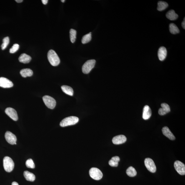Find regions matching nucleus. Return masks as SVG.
Returning <instances> with one entry per match:
<instances>
[{"label": "nucleus", "instance_id": "nucleus-32", "mask_svg": "<svg viewBox=\"0 0 185 185\" xmlns=\"http://www.w3.org/2000/svg\"><path fill=\"white\" fill-rule=\"evenodd\" d=\"M42 1V2L43 4L46 5L48 3V0H42V1Z\"/></svg>", "mask_w": 185, "mask_h": 185}, {"label": "nucleus", "instance_id": "nucleus-29", "mask_svg": "<svg viewBox=\"0 0 185 185\" xmlns=\"http://www.w3.org/2000/svg\"><path fill=\"white\" fill-rule=\"evenodd\" d=\"M26 166L28 168H32L34 169L35 167V164L33 160L31 159H29L26 161Z\"/></svg>", "mask_w": 185, "mask_h": 185}, {"label": "nucleus", "instance_id": "nucleus-4", "mask_svg": "<svg viewBox=\"0 0 185 185\" xmlns=\"http://www.w3.org/2000/svg\"><path fill=\"white\" fill-rule=\"evenodd\" d=\"M95 63L96 61L94 59L86 61L82 66L83 72L84 74H88L94 68Z\"/></svg>", "mask_w": 185, "mask_h": 185}, {"label": "nucleus", "instance_id": "nucleus-26", "mask_svg": "<svg viewBox=\"0 0 185 185\" xmlns=\"http://www.w3.org/2000/svg\"><path fill=\"white\" fill-rule=\"evenodd\" d=\"M76 31L73 29H71L70 31V39L71 42L74 43L76 39Z\"/></svg>", "mask_w": 185, "mask_h": 185}, {"label": "nucleus", "instance_id": "nucleus-19", "mask_svg": "<svg viewBox=\"0 0 185 185\" xmlns=\"http://www.w3.org/2000/svg\"><path fill=\"white\" fill-rule=\"evenodd\" d=\"M20 74L23 78L30 77L33 75V72L31 69L26 68L21 70L20 71Z\"/></svg>", "mask_w": 185, "mask_h": 185}, {"label": "nucleus", "instance_id": "nucleus-10", "mask_svg": "<svg viewBox=\"0 0 185 185\" xmlns=\"http://www.w3.org/2000/svg\"><path fill=\"white\" fill-rule=\"evenodd\" d=\"M6 114L14 121H17L18 119L17 112L14 108L8 107L5 111Z\"/></svg>", "mask_w": 185, "mask_h": 185}, {"label": "nucleus", "instance_id": "nucleus-33", "mask_svg": "<svg viewBox=\"0 0 185 185\" xmlns=\"http://www.w3.org/2000/svg\"><path fill=\"white\" fill-rule=\"evenodd\" d=\"M12 185H19L18 183L16 182H14L12 183Z\"/></svg>", "mask_w": 185, "mask_h": 185}, {"label": "nucleus", "instance_id": "nucleus-3", "mask_svg": "<svg viewBox=\"0 0 185 185\" xmlns=\"http://www.w3.org/2000/svg\"><path fill=\"white\" fill-rule=\"evenodd\" d=\"M14 162L11 158L5 157L3 159V166L5 171L7 172H11L14 169Z\"/></svg>", "mask_w": 185, "mask_h": 185}, {"label": "nucleus", "instance_id": "nucleus-2", "mask_svg": "<svg viewBox=\"0 0 185 185\" xmlns=\"http://www.w3.org/2000/svg\"><path fill=\"white\" fill-rule=\"evenodd\" d=\"M79 121V118L76 117L70 116L63 119L60 123V125L61 127L73 125L77 123Z\"/></svg>", "mask_w": 185, "mask_h": 185}, {"label": "nucleus", "instance_id": "nucleus-23", "mask_svg": "<svg viewBox=\"0 0 185 185\" xmlns=\"http://www.w3.org/2000/svg\"><path fill=\"white\" fill-rule=\"evenodd\" d=\"M169 30L171 34H176L180 32L177 26L174 23H171L169 25Z\"/></svg>", "mask_w": 185, "mask_h": 185}, {"label": "nucleus", "instance_id": "nucleus-1", "mask_svg": "<svg viewBox=\"0 0 185 185\" xmlns=\"http://www.w3.org/2000/svg\"><path fill=\"white\" fill-rule=\"evenodd\" d=\"M47 58L48 61L51 65L56 66L59 64L60 60L59 57L55 51L53 50H50L48 51Z\"/></svg>", "mask_w": 185, "mask_h": 185}, {"label": "nucleus", "instance_id": "nucleus-9", "mask_svg": "<svg viewBox=\"0 0 185 185\" xmlns=\"http://www.w3.org/2000/svg\"><path fill=\"white\" fill-rule=\"evenodd\" d=\"M7 141L11 145L16 144V138L15 135L10 131H7L5 134Z\"/></svg>", "mask_w": 185, "mask_h": 185}, {"label": "nucleus", "instance_id": "nucleus-12", "mask_svg": "<svg viewBox=\"0 0 185 185\" xmlns=\"http://www.w3.org/2000/svg\"><path fill=\"white\" fill-rule=\"evenodd\" d=\"M126 136L123 135L115 136L112 140L113 143L116 145H119L124 143L126 141Z\"/></svg>", "mask_w": 185, "mask_h": 185}, {"label": "nucleus", "instance_id": "nucleus-21", "mask_svg": "<svg viewBox=\"0 0 185 185\" xmlns=\"http://www.w3.org/2000/svg\"><path fill=\"white\" fill-rule=\"evenodd\" d=\"M120 161L119 157L116 156L113 157L109 161V164L110 166L113 167H117L118 165V162Z\"/></svg>", "mask_w": 185, "mask_h": 185}, {"label": "nucleus", "instance_id": "nucleus-5", "mask_svg": "<svg viewBox=\"0 0 185 185\" xmlns=\"http://www.w3.org/2000/svg\"><path fill=\"white\" fill-rule=\"evenodd\" d=\"M89 174L92 179L96 180H101L103 176V173L101 171L96 168H91L89 171Z\"/></svg>", "mask_w": 185, "mask_h": 185}, {"label": "nucleus", "instance_id": "nucleus-6", "mask_svg": "<svg viewBox=\"0 0 185 185\" xmlns=\"http://www.w3.org/2000/svg\"><path fill=\"white\" fill-rule=\"evenodd\" d=\"M43 99L44 104L48 108L51 109H54L56 105V102L54 98L48 95L43 97Z\"/></svg>", "mask_w": 185, "mask_h": 185}, {"label": "nucleus", "instance_id": "nucleus-14", "mask_svg": "<svg viewBox=\"0 0 185 185\" xmlns=\"http://www.w3.org/2000/svg\"><path fill=\"white\" fill-rule=\"evenodd\" d=\"M167 55V50L164 47H161L158 49V56L160 61H162L165 59Z\"/></svg>", "mask_w": 185, "mask_h": 185}, {"label": "nucleus", "instance_id": "nucleus-28", "mask_svg": "<svg viewBox=\"0 0 185 185\" xmlns=\"http://www.w3.org/2000/svg\"><path fill=\"white\" fill-rule=\"evenodd\" d=\"M9 43V38L8 37H6L3 40V43L1 45V49L3 50L6 49Z\"/></svg>", "mask_w": 185, "mask_h": 185}, {"label": "nucleus", "instance_id": "nucleus-7", "mask_svg": "<svg viewBox=\"0 0 185 185\" xmlns=\"http://www.w3.org/2000/svg\"><path fill=\"white\" fill-rule=\"evenodd\" d=\"M144 163L147 169L151 172L155 173L156 171V167L154 161L150 158H146Z\"/></svg>", "mask_w": 185, "mask_h": 185}, {"label": "nucleus", "instance_id": "nucleus-13", "mask_svg": "<svg viewBox=\"0 0 185 185\" xmlns=\"http://www.w3.org/2000/svg\"><path fill=\"white\" fill-rule=\"evenodd\" d=\"M161 108H160L159 111H158V114L160 115H164L171 111L170 106L166 103H162L161 104Z\"/></svg>", "mask_w": 185, "mask_h": 185}, {"label": "nucleus", "instance_id": "nucleus-8", "mask_svg": "<svg viewBox=\"0 0 185 185\" xmlns=\"http://www.w3.org/2000/svg\"><path fill=\"white\" fill-rule=\"evenodd\" d=\"M174 167L178 174L181 175L185 174V165L181 161H176L174 163Z\"/></svg>", "mask_w": 185, "mask_h": 185}, {"label": "nucleus", "instance_id": "nucleus-16", "mask_svg": "<svg viewBox=\"0 0 185 185\" xmlns=\"http://www.w3.org/2000/svg\"><path fill=\"white\" fill-rule=\"evenodd\" d=\"M162 131L163 134L166 137L169 138L170 140H174L176 139L174 135L171 132L169 128L167 126H165L163 128Z\"/></svg>", "mask_w": 185, "mask_h": 185}, {"label": "nucleus", "instance_id": "nucleus-11", "mask_svg": "<svg viewBox=\"0 0 185 185\" xmlns=\"http://www.w3.org/2000/svg\"><path fill=\"white\" fill-rule=\"evenodd\" d=\"M14 84L11 81L4 77L0 78V87L9 88L13 87Z\"/></svg>", "mask_w": 185, "mask_h": 185}, {"label": "nucleus", "instance_id": "nucleus-22", "mask_svg": "<svg viewBox=\"0 0 185 185\" xmlns=\"http://www.w3.org/2000/svg\"><path fill=\"white\" fill-rule=\"evenodd\" d=\"M63 92L69 95L72 96L73 95V90L72 88L69 86H63L61 87Z\"/></svg>", "mask_w": 185, "mask_h": 185}, {"label": "nucleus", "instance_id": "nucleus-20", "mask_svg": "<svg viewBox=\"0 0 185 185\" xmlns=\"http://www.w3.org/2000/svg\"><path fill=\"white\" fill-rule=\"evenodd\" d=\"M23 175L26 180L28 181L33 182L36 179V176L34 174L28 171H24Z\"/></svg>", "mask_w": 185, "mask_h": 185}, {"label": "nucleus", "instance_id": "nucleus-27", "mask_svg": "<svg viewBox=\"0 0 185 185\" xmlns=\"http://www.w3.org/2000/svg\"><path fill=\"white\" fill-rule=\"evenodd\" d=\"M91 39V32H90L89 34H86L83 37L81 41L82 43L83 44H86L90 42Z\"/></svg>", "mask_w": 185, "mask_h": 185}, {"label": "nucleus", "instance_id": "nucleus-17", "mask_svg": "<svg viewBox=\"0 0 185 185\" xmlns=\"http://www.w3.org/2000/svg\"><path fill=\"white\" fill-rule=\"evenodd\" d=\"M32 58L30 56L27 54L23 53L20 56L19 58V61L20 62L24 63V64H28L31 61Z\"/></svg>", "mask_w": 185, "mask_h": 185}, {"label": "nucleus", "instance_id": "nucleus-18", "mask_svg": "<svg viewBox=\"0 0 185 185\" xmlns=\"http://www.w3.org/2000/svg\"><path fill=\"white\" fill-rule=\"evenodd\" d=\"M166 17L171 20H175L177 19L178 15L175 12L174 10H171L168 11L166 14Z\"/></svg>", "mask_w": 185, "mask_h": 185}, {"label": "nucleus", "instance_id": "nucleus-35", "mask_svg": "<svg viewBox=\"0 0 185 185\" xmlns=\"http://www.w3.org/2000/svg\"><path fill=\"white\" fill-rule=\"evenodd\" d=\"M65 1V0H62V1H61V2L62 3H64Z\"/></svg>", "mask_w": 185, "mask_h": 185}, {"label": "nucleus", "instance_id": "nucleus-25", "mask_svg": "<svg viewBox=\"0 0 185 185\" xmlns=\"http://www.w3.org/2000/svg\"><path fill=\"white\" fill-rule=\"evenodd\" d=\"M126 174L130 177H134L136 176L137 174V172L134 169V168L132 167H130L128 168L126 171Z\"/></svg>", "mask_w": 185, "mask_h": 185}, {"label": "nucleus", "instance_id": "nucleus-30", "mask_svg": "<svg viewBox=\"0 0 185 185\" xmlns=\"http://www.w3.org/2000/svg\"><path fill=\"white\" fill-rule=\"evenodd\" d=\"M19 45L17 44H15L12 46L9 50V52L11 54H14L19 49Z\"/></svg>", "mask_w": 185, "mask_h": 185}, {"label": "nucleus", "instance_id": "nucleus-31", "mask_svg": "<svg viewBox=\"0 0 185 185\" xmlns=\"http://www.w3.org/2000/svg\"><path fill=\"white\" fill-rule=\"evenodd\" d=\"M182 27L185 29V18H184V20H183V21L182 22Z\"/></svg>", "mask_w": 185, "mask_h": 185}, {"label": "nucleus", "instance_id": "nucleus-24", "mask_svg": "<svg viewBox=\"0 0 185 185\" xmlns=\"http://www.w3.org/2000/svg\"><path fill=\"white\" fill-rule=\"evenodd\" d=\"M168 6V5L167 3L163 1H159L158 3L157 9L158 11H162L166 9Z\"/></svg>", "mask_w": 185, "mask_h": 185}, {"label": "nucleus", "instance_id": "nucleus-15", "mask_svg": "<svg viewBox=\"0 0 185 185\" xmlns=\"http://www.w3.org/2000/svg\"><path fill=\"white\" fill-rule=\"evenodd\" d=\"M151 111L150 108L149 106H145L143 109V119L145 120L149 119L151 117Z\"/></svg>", "mask_w": 185, "mask_h": 185}, {"label": "nucleus", "instance_id": "nucleus-34", "mask_svg": "<svg viewBox=\"0 0 185 185\" xmlns=\"http://www.w3.org/2000/svg\"><path fill=\"white\" fill-rule=\"evenodd\" d=\"M16 1L18 3H21L22 2V0H16Z\"/></svg>", "mask_w": 185, "mask_h": 185}]
</instances>
